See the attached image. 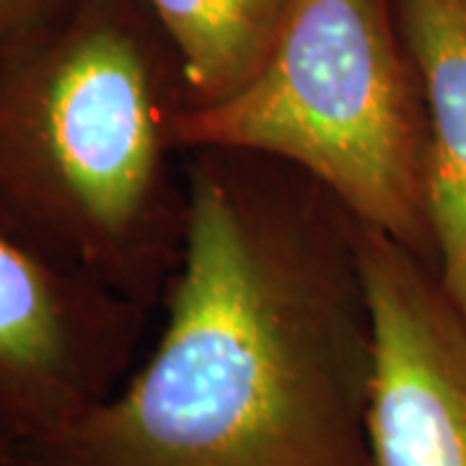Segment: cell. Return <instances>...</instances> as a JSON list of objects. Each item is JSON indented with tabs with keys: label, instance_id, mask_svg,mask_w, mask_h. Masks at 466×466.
<instances>
[{
	"label": "cell",
	"instance_id": "1",
	"mask_svg": "<svg viewBox=\"0 0 466 466\" xmlns=\"http://www.w3.org/2000/svg\"><path fill=\"white\" fill-rule=\"evenodd\" d=\"M167 321L125 386L0 466H376L360 223L249 150L184 153Z\"/></svg>",
	"mask_w": 466,
	"mask_h": 466
},
{
	"label": "cell",
	"instance_id": "8",
	"mask_svg": "<svg viewBox=\"0 0 466 466\" xmlns=\"http://www.w3.org/2000/svg\"><path fill=\"white\" fill-rule=\"evenodd\" d=\"M66 0H0V57L45 24Z\"/></svg>",
	"mask_w": 466,
	"mask_h": 466
},
{
	"label": "cell",
	"instance_id": "4",
	"mask_svg": "<svg viewBox=\"0 0 466 466\" xmlns=\"http://www.w3.org/2000/svg\"><path fill=\"white\" fill-rule=\"evenodd\" d=\"M148 317L0 218V449L52 433L112 397Z\"/></svg>",
	"mask_w": 466,
	"mask_h": 466
},
{
	"label": "cell",
	"instance_id": "5",
	"mask_svg": "<svg viewBox=\"0 0 466 466\" xmlns=\"http://www.w3.org/2000/svg\"><path fill=\"white\" fill-rule=\"evenodd\" d=\"M373 317L368 433L376 466H466V319L435 269L360 223Z\"/></svg>",
	"mask_w": 466,
	"mask_h": 466
},
{
	"label": "cell",
	"instance_id": "3",
	"mask_svg": "<svg viewBox=\"0 0 466 466\" xmlns=\"http://www.w3.org/2000/svg\"><path fill=\"white\" fill-rule=\"evenodd\" d=\"M177 143L299 168L435 269L425 106L394 0H290L262 70L231 99L184 109Z\"/></svg>",
	"mask_w": 466,
	"mask_h": 466
},
{
	"label": "cell",
	"instance_id": "6",
	"mask_svg": "<svg viewBox=\"0 0 466 466\" xmlns=\"http://www.w3.org/2000/svg\"><path fill=\"white\" fill-rule=\"evenodd\" d=\"M428 125L435 275L466 319V0H394Z\"/></svg>",
	"mask_w": 466,
	"mask_h": 466
},
{
	"label": "cell",
	"instance_id": "7",
	"mask_svg": "<svg viewBox=\"0 0 466 466\" xmlns=\"http://www.w3.org/2000/svg\"><path fill=\"white\" fill-rule=\"evenodd\" d=\"M182 66L189 109L236 96L262 70L290 0H140Z\"/></svg>",
	"mask_w": 466,
	"mask_h": 466
},
{
	"label": "cell",
	"instance_id": "2",
	"mask_svg": "<svg viewBox=\"0 0 466 466\" xmlns=\"http://www.w3.org/2000/svg\"><path fill=\"white\" fill-rule=\"evenodd\" d=\"M182 66L140 0H66L0 57V218L153 314L187 241Z\"/></svg>",
	"mask_w": 466,
	"mask_h": 466
}]
</instances>
